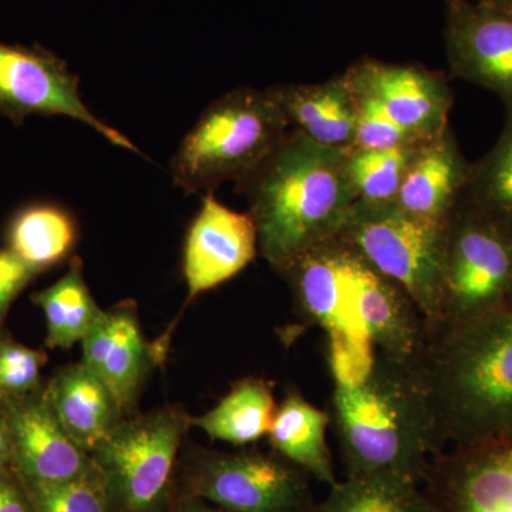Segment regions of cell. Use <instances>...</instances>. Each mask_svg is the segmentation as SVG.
<instances>
[{
    "label": "cell",
    "mask_w": 512,
    "mask_h": 512,
    "mask_svg": "<svg viewBox=\"0 0 512 512\" xmlns=\"http://www.w3.org/2000/svg\"><path fill=\"white\" fill-rule=\"evenodd\" d=\"M258 232V252L278 274L336 237L356 202L346 150L291 130L237 183Z\"/></svg>",
    "instance_id": "7a4b0ae2"
},
{
    "label": "cell",
    "mask_w": 512,
    "mask_h": 512,
    "mask_svg": "<svg viewBox=\"0 0 512 512\" xmlns=\"http://www.w3.org/2000/svg\"><path fill=\"white\" fill-rule=\"evenodd\" d=\"M443 229L407 214L394 202L356 201L336 237L412 299L427 330L440 319Z\"/></svg>",
    "instance_id": "5b68a950"
},
{
    "label": "cell",
    "mask_w": 512,
    "mask_h": 512,
    "mask_svg": "<svg viewBox=\"0 0 512 512\" xmlns=\"http://www.w3.org/2000/svg\"><path fill=\"white\" fill-rule=\"evenodd\" d=\"M79 241V228L66 208L37 202L16 212L6 229V248L42 274L66 261Z\"/></svg>",
    "instance_id": "ffe728a7"
},
{
    "label": "cell",
    "mask_w": 512,
    "mask_h": 512,
    "mask_svg": "<svg viewBox=\"0 0 512 512\" xmlns=\"http://www.w3.org/2000/svg\"><path fill=\"white\" fill-rule=\"evenodd\" d=\"M32 116L69 117L114 146L140 153L133 141L86 106L79 76L64 60L40 47L0 43V117L22 126Z\"/></svg>",
    "instance_id": "ba28073f"
},
{
    "label": "cell",
    "mask_w": 512,
    "mask_h": 512,
    "mask_svg": "<svg viewBox=\"0 0 512 512\" xmlns=\"http://www.w3.org/2000/svg\"><path fill=\"white\" fill-rule=\"evenodd\" d=\"M40 275L9 248L0 249V325L12 308L16 298Z\"/></svg>",
    "instance_id": "f1b7e54d"
},
{
    "label": "cell",
    "mask_w": 512,
    "mask_h": 512,
    "mask_svg": "<svg viewBox=\"0 0 512 512\" xmlns=\"http://www.w3.org/2000/svg\"><path fill=\"white\" fill-rule=\"evenodd\" d=\"M192 417L165 406L124 419L90 456L103 478L111 512H158L173 487L175 461Z\"/></svg>",
    "instance_id": "8992f818"
},
{
    "label": "cell",
    "mask_w": 512,
    "mask_h": 512,
    "mask_svg": "<svg viewBox=\"0 0 512 512\" xmlns=\"http://www.w3.org/2000/svg\"><path fill=\"white\" fill-rule=\"evenodd\" d=\"M419 369L437 454L512 437V295L474 318L427 330Z\"/></svg>",
    "instance_id": "6da1fadb"
},
{
    "label": "cell",
    "mask_w": 512,
    "mask_h": 512,
    "mask_svg": "<svg viewBox=\"0 0 512 512\" xmlns=\"http://www.w3.org/2000/svg\"><path fill=\"white\" fill-rule=\"evenodd\" d=\"M289 126L320 146L349 150L355 141L357 101L346 77L322 83L268 87Z\"/></svg>",
    "instance_id": "e0dca14e"
},
{
    "label": "cell",
    "mask_w": 512,
    "mask_h": 512,
    "mask_svg": "<svg viewBox=\"0 0 512 512\" xmlns=\"http://www.w3.org/2000/svg\"><path fill=\"white\" fill-rule=\"evenodd\" d=\"M308 474L279 456L204 454L185 495L229 512H302L313 503Z\"/></svg>",
    "instance_id": "9c48e42d"
},
{
    "label": "cell",
    "mask_w": 512,
    "mask_h": 512,
    "mask_svg": "<svg viewBox=\"0 0 512 512\" xmlns=\"http://www.w3.org/2000/svg\"><path fill=\"white\" fill-rule=\"evenodd\" d=\"M12 468V439L5 413L0 409V470Z\"/></svg>",
    "instance_id": "4dcf8cb0"
},
{
    "label": "cell",
    "mask_w": 512,
    "mask_h": 512,
    "mask_svg": "<svg viewBox=\"0 0 512 512\" xmlns=\"http://www.w3.org/2000/svg\"><path fill=\"white\" fill-rule=\"evenodd\" d=\"M0 409L12 439V468L23 483H62L94 466L90 453L57 419L45 386L30 396L0 404Z\"/></svg>",
    "instance_id": "4fadbf2b"
},
{
    "label": "cell",
    "mask_w": 512,
    "mask_h": 512,
    "mask_svg": "<svg viewBox=\"0 0 512 512\" xmlns=\"http://www.w3.org/2000/svg\"><path fill=\"white\" fill-rule=\"evenodd\" d=\"M47 356L9 336L0 339V404L22 399L43 389Z\"/></svg>",
    "instance_id": "4316f807"
},
{
    "label": "cell",
    "mask_w": 512,
    "mask_h": 512,
    "mask_svg": "<svg viewBox=\"0 0 512 512\" xmlns=\"http://www.w3.org/2000/svg\"><path fill=\"white\" fill-rule=\"evenodd\" d=\"M332 421L346 477L396 476L423 483L439 453L419 363L376 352L363 376L335 383Z\"/></svg>",
    "instance_id": "3957f363"
},
{
    "label": "cell",
    "mask_w": 512,
    "mask_h": 512,
    "mask_svg": "<svg viewBox=\"0 0 512 512\" xmlns=\"http://www.w3.org/2000/svg\"><path fill=\"white\" fill-rule=\"evenodd\" d=\"M256 254L258 232L251 215L231 210L208 192L185 237L183 272L188 301L237 276Z\"/></svg>",
    "instance_id": "5bb4252c"
},
{
    "label": "cell",
    "mask_w": 512,
    "mask_h": 512,
    "mask_svg": "<svg viewBox=\"0 0 512 512\" xmlns=\"http://www.w3.org/2000/svg\"><path fill=\"white\" fill-rule=\"evenodd\" d=\"M511 295L512 232L461 197L443 229L440 319L433 328L474 318Z\"/></svg>",
    "instance_id": "52a82bcc"
},
{
    "label": "cell",
    "mask_w": 512,
    "mask_h": 512,
    "mask_svg": "<svg viewBox=\"0 0 512 512\" xmlns=\"http://www.w3.org/2000/svg\"><path fill=\"white\" fill-rule=\"evenodd\" d=\"M343 76L353 92L375 101L416 137L426 140L448 127L454 96L439 73L416 64L363 59Z\"/></svg>",
    "instance_id": "7c38bea8"
},
{
    "label": "cell",
    "mask_w": 512,
    "mask_h": 512,
    "mask_svg": "<svg viewBox=\"0 0 512 512\" xmlns=\"http://www.w3.org/2000/svg\"><path fill=\"white\" fill-rule=\"evenodd\" d=\"M446 52L451 73L494 93L512 109V12L483 3H448Z\"/></svg>",
    "instance_id": "8fae6325"
},
{
    "label": "cell",
    "mask_w": 512,
    "mask_h": 512,
    "mask_svg": "<svg viewBox=\"0 0 512 512\" xmlns=\"http://www.w3.org/2000/svg\"><path fill=\"white\" fill-rule=\"evenodd\" d=\"M493 148L471 163L463 198L512 232V109Z\"/></svg>",
    "instance_id": "cb8c5ba5"
},
{
    "label": "cell",
    "mask_w": 512,
    "mask_h": 512,
    "mask_svg": "<svg viewBox=\"0 0 512 512\" xmlns=\"http://www.w3.org/2000/svg\"><path fill=\"white\" fill-rule=\"evenodd\" d=\"M173 512H229L224 508L217 507V505L208 503V501L201 500V498L190 497L185 495L183 500L177 504Z\"/></svg>",
    "instance_id": "1f68e13d"
},
{
    "label": "cell",
    "mask_w": 512,
    "mask_h": 512,
    "mask_svg": "<svg viewBox=\"0 0 512 512\" xmlns=\"http://www.w3.org/2000/svg\"><path fill=\"white\" fill-rule=\"evenodd\" d=\"M83 365L92 370L128 416L157 363V352L144 338L136 306L121 303L103 312L83 339Z\"/></svg>",
    "instance_id": "9a60e30c"
},
{
    "label": "cell",
    "mask_w": 512,
    "mask_h": 512,
    "mask_svg": "<svg viewBox=\"0 0 512 512\" xmlns=\"http://www.w3.org/2000/svg\"><path fill=\"white\" fill-rule=\"evenodd\" d=\"M423 141L382 150H346V173L356 201L367 204L396 201L404 175Z\"/></svg>",
    "instance_id": "d4e9b609"
},
{
    "label": "cell",
    "mask_w": 512,
    "mask_h": 512,
    "mask_svg": "<svg viewBox=\"0 0 512 512\" xmlns=\"http://www.w3.org/2000/svg\"><path fill=\"white\" fill-rule=\"evenodd\" d=\"M353 93L357 101V117L355 141L350 148L382 150L423 141V138L414 136L409 130L397 124L389 114L384 113L382 107L377 106L375 101L367 99L362 94Z\"/></svg>",
    "instance_id": "83f0119b"
},
{
    "label": "cell",
    "mask_w": 512,
    "mask_h": 512,
    "mask_svg": "<svg viewBox=\"0 0 512 512\" xmlns=\"http://www.w3.org/2000/svg\"><path fill=\"white\" fill-rule=\"evenodd\" d=\"M329 421L328 414L309 403L298 390H289L276 409L266 437L279 457L330 488L338 480L326 443Z\"/></svg>",
    "instance_id": "d6986e66"
},
{
    "label": "cell",
    "mask_w": 512,
    "mask_h": 512,
    "mask_svg": "<svg viewBox=\"0 0 512 512\" xmlns=\"http://www.w3.org/2000/svg\"><path fill=\"white\" fill-rule=\"evenodd\" d=\"M45 394L64 429L87 453L128 417L106 384L83 362L57 370L45 384Z\"/></svg>",
    "instance_id": "ac0fdd59"
},
{
    "label": "cell",
    "mask_w": 512,
    "mask_h": 512,
    "mask_svg": "<svg viewBox=\"0 0 512 512\" xmlns=\"http://www.w3.org/2000/svg\"><path fill=\"white\" fill-rule=\"evenodd\" d=\"M23 484L35 512H111L109 495L96 466L62 483Z\"/></svg>",
    "instance_id": "484cf974"
},
{
    "label": "cell",
    "mask_w": 512,
    "mask_h": 512,
    "mask_svg": "<svg viewBox=\"0 0 512 512\" xmlns=\"http://www.w3.org/2000/svg\"><path fill=\"white\" fill-rule=\"evenodd\" d=\"M424 481L434 512H512V437L443 451Z\"/></svg>",
    "instance_id": "30bf717a"
},
{
    "label": "cell",
    "mask_w": 512,
    "mask_h": 512,
    "mask_svg": "<svg viewBox=\"0 0 512 512\" xmlns=\"http://www.w3.org/2000/svg\"><path fill=\"white\" fill-rule=\"evenodd\" d=\"M0 512H35L28 490L13 468L0 470Z\"/></svg>",
    "instance_id": "f546056e"
},
{
    "label": "cell",
    "mask_w": 512,
    "mask_h": 512,
    "mask_svg": "<svg viewBox=\"0 0 512 512\" xmlns=\"http://www.w3.org/2000/svg\"><path fill=\"white\" fill-rule=\"evenodd\" d=\"M32 302L45 315L46 346L50 349L66 350L82 343L104 312L86 284L79 256L70 259L69 269L59 281L33 293Z\"/></svg>",
    "instance_id": "7402d4cb"
},
{
    "label": "cell",
    "mask_w": 512,
    "mask_h": 512,
    "mask_svg": "<svg viewBox=\"0 0 512 512\" xmlns=\"http://www.w3.org/2000/svg\"><path fill=\"white\" fill-rule=\"evenodd\" d=\"M291 130L271 90L238 87L212 101L170 161L185 194L212 192L251 173Z\"/></svg>",
    "instance_id": "277c9868"
},
{
    "label": "cell",
    "mask_w": 512,
    "mask_h": 512,
    "mask_svg": "<svg viewBox=\"0 0 512 512\" xmlns=\"http://www.w3.org/2000/svg\"><path fill=\"white\" fill-rule=\"evenodd\" d=\"M302 512H434L420 481L396 476L346 477Z\"/></svg>",
    "instance_id": "603a6c76"
},
{
    "label": "cell",
    "mask_w": 512,
    "mask_h": 512,
    "mask_svg": "<svg viewBox=\"0 0 512 512\" xmlns=\"http://www.w3.org/2000/svg\"><path fill=\"white\" fill-rule=\"evenodd\" d=\"M470 165L448 126L417 148L394 204L419 220L444 227L466 190Z\"/></svg>",
    "instance_id": "2e32d148"
},
{
    "label": "cell",
    "mask_w": 512,
    "mask_h": 512,
    "mask_svg": "<svg viewBox=\"0 0 512 512\" xmlns=\"http://www.w3.org/2000/svg\"><path fill=\"white\" fill-rule=\"evenodd\" d=\"M0 326H2V325H0ZM3 336H5V333H3V332H2V329H0V339H2V338H3Z\"/></svg>",
    "instance_id": "836d02e7"
},
{
    "label": "cell",
    "mask_w": 512,
    "mask_h": 512,
    "mask_svg": "<svg viewBox=\"0 0 512 512\" xmlns=\"http://www.w3.org/2000/svg\"><path fill=\"white\" fill-rule=\"evenodd\" d=\"M473 2L493 6V8L511 10L512 12V0H473Z\"/></svg>",
    "instance_id": "d6a6232c"
},
{
    "label": "cell",
    "mask_w": 512,
    "mask_h": 512,
    "mask_svg": "<svg viewBox=\"0 0 512 512\" xmlns=\"http://www.w3.org/2000/svg\"><path fill=\"white\" fill-rule=\"evenodd\" d=\"M276 409L271 384L259 377H245L214 409L194 417L191 424L212 440L247 446L268 436Z\"/></svg>",
    "instance_id": "44dd1931"
},
{
    "label": "cell",
    "mask_w": 512,
    "mask_h": 512,
    "mask_svg": "<svg viewBox=\"0 0 512 512\" xmlns=\"http://www.w3.org/2000/svg\"><path fill=\"white\" fill-rule=\"evenodd\" d=\"M453 2V0H447V3Z\"/></svg>",
    "instance_id": "e575fe53"
}]
</instances>
